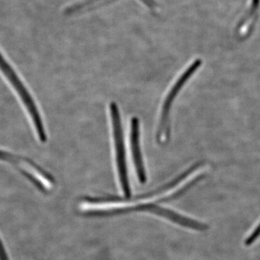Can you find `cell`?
<instances>
[{"instance_id":"obj_7","label":"cell","mask_w":260,"mask_h":260,"mask_svg":"<svg viewBox=\"0 0 260 260\" xmlns=\"http://www.w3.org/2000/svg\"><path fill=\"white\" fill-rule=\"evenodd\" d=\"M260 237V223L245 240V245L251 246Z\"/></svg>"},{"instance_id":"obj_5","label":"cell","mask_w":260,"mask_h":260,"mask_svg":"<svg viewBox=\"0 0 260 260\" xmlns=\"http://www.w3.org/2000/svg\"><path fill=\"white\" fill-rule=\"evenodd\" d=\"M130 145L138 180L142 184H144L146 182L147 176L140 148V120L136 116L132 118L130 124Z\"/></svg>"},{"instance_id":"obj_6","label":"cell","mask_w":260,"mask_h":260,"mask_svg":"<svg viewBox=\"0 0 260 260\" xmlns=\"http://www.w3.org/2000/svg\"><path fill=\"white\" fill-rule=\"evenodd\" d=\"M140 210L151 212L155 215H160V216L164 217V218L169 219V220H172V222L179 224L182 226L188 228V229H194V230L200 231V232H203V231L209 229V226L207 224L200 223V222L196 221L193 219L182 216V215H179L176 212L166 209V208L158 206L156 204L145 205L140 210Z\"/></svg>"},{"instance_id":"obj_4","label":"cell","mask_w":260,"mask_h":260,"mask_svg":"<svg viewBox=\"0 0 260 260\" xmlns=\"http://www.w3.org/2000/svg\"><path fill=\"white\" fill-rule=\"evenodd\" d=\"M0 160L18 166L20 171L34 181L38 186L47 190L54 185V179L49 174L44 172L39 166L28 159L22 158L13 153L0 150Z\"/></svg>"},{"instance_id":"obj_1","label":"cell","mask_w":260,"mask_h":260,"mask_svg":"<svg viewBox=\"0 0 260 260\" xmlns=\"http://www.w3.org/2000/svg\"><path fill=\"white\" fill-rule=\"evenodd\" d=\"M0 70L5 75V78L8 79L10 85L14 88L16 93H18L20 100L22 101L25 109L30 114L39 140L42 143H46L47 140V136L45 129H44L42 117L39 112V109H38L31 95L29 93L28 90L24 85L23 82L20 79L13 68L10 66V63L7 59H5V56L3 55L1 51H0Z\"/></svg>"},{"instance_id":"obj_3","label":"cell","mask_w":260,"mask_h":260,"mask_svg":"<svg viewBox=\"0 0 260 260\" xmlns=\"http://www.w3.org/2000/svg\"><path fill=\"white\" fill-rule=\"evenodd\" d=\"M201 59H196L190 65L187 70L181 75L180 78L178 79L174 86L169 91V95L166 98L162 106L161 114H160V122H159L158 129L157 131V140L160 144L166 143L169 139L170 136V127H169V114H170L171 108L173 102L177 97L178 93L180 91L184 84L192 76L195 72L201 66Z\"/></svg>"},{"instance_id":"obj_2","label":"cell","mask_w":260,"mask_h":260,"mask_svg":"<svg viewBox=\"0 0 260 260\" xmlns=\"http://www.w3.org/2000/svg\"><path fill=\"white\" fill-rule=\"evenodd\" d=\"M109 112H110L111 119H112L118 176H119V182H120L123 193L126 198H129L131 197V189H130L129 178H128L127 167H126L122 126H121L119 107L115 102L111 103L109 105Z\"/></svg>"}]
</instances>
